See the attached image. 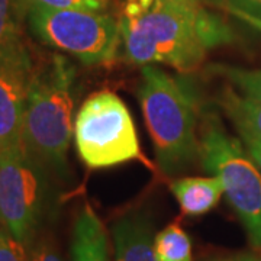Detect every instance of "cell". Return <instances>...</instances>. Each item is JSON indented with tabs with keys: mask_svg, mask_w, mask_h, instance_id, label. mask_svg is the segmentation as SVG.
Segmentation results:
<instances>
[{
	"mask_svg": "<svg viewBox=\"0 0 261 261\" xmlns=\"http://www.w3.org/2000/svg\"><path fill=\"white\" fill-rule=\"evenodd\" d=\"M123 53L130 64H167L189 73L211 48L232 42L231 27L203 6L171 0H130L121 19Z\"/></svg>",
	"mask_w": 261,
	"mask_h": 261,
	"instance_id": "6da1fadb",
	"label": "cell"
},
{
	"mask_svg": "<svg viewBox=\"0 0 261 261\" xmlns=\"http://www.w3.org/2000/svg\"><path fill=\"white\" fill-rule=\"evenodd\" d=\"M141 75L138 96L155 159L164 174L176 176L193 166L200 154L197 94L186 79L155 65H144Z\"/></svg>",
	"mask_w": 261,
	"mask_h": 261,
	"instance_id": "7a4b0ae2",
	"label": "cell"
},
{
	"mask_svg": "<svg viewBox=\"0 0 261 261\" xmlns=\"http://www.w3.org/2000/svg\"><path fill=\"white\" fill-rule=\"evenodd\" d=\"M75 67L64 56L51 57L35 71L23 116L22 144L42 167L67 173L74 112Z\"/></svg>",
	"mask_w": 261,
	"mask_h": 261,
	"instance_id": "3957f363",
	"label": "cell"
},
{
	"mask_svg": "<svg viewBox=\"0 0 261 261\" xmlns=\"http://www.w3.org/2000/svg\"><path fill=\"white\" fill-rule=\"evenodd\" d=\"M199 161L209 174L221 178L224 195L247 231L252 247L261 248V173L243 142L228 135L218 113L200 115Z\"/></svg>",
	"mask_w": 261,
	"mask_h": 261,
	"instance_id": "277c9868",
	"label": "cell"
},
{
	"mask_svg": "<svg viewBox=\"0 0 261 261\" xmlns=\"http://www.w3.org/2000/svg\"><path fill=\"white\" fill-rule=\"evenodd\" d=\"M28 23L41 42L75 57L86 65L112 63L122 42L121 20L102 12L31 5Z\"/></svg>",
	"mask_w": 261,
	"mask_h": 261,
	"instance_id": "5b68a950",
	"label": "cell"
},
{
	"mask_svg": "<svg viewBox=\"0 0 261 261\" xmlns=\"http://www.w3.org/2000/svg\"><path fill=\"white\" fill-rule=\"evenodd\" d=\"M75 148L89 168H108L141 160L140 141L129 109L118 94H90L74 122Z\"/></svg>",
	"mask_w": 261,
	"mask_h": 261,
	"instance_id": "8992f818",
	"label": "cell"
},
{
	"mask_svg": "<svg viewBox=\"0 0 261 261\" xmlns=\"http://www.w3.org/2000/svg\"><path fill=\"white\" fill-rule=\"evenodd\" d=\"M48 203L45 167L23 147L0 151V225L28 248Z\"/></svg>",
	"mask_w": 261,
	"mask_h": 261,
	"instance_id": "52a82bcc",
	"label": "cell"
},
{
	"mask_svg": "<svg viewBox=\"0 0 261 261\" xmlns=\"http://www.w3.org/2000/svg\"><path fill=\"white\" fill-rule=\"evenodd\" d=\"M34 74L27 44L0 54V151L23 147V116Z\"/></svg>",
	"mask_w": 261,
	"mask_h": 261,
	"instance_id": "ba28073f",
	"label": "cell"
},
{
	"mask_svg": "<svg viewBox=\"0 0 261 261\" xmlns=\"http://www.w3.org/2000/svg\"><path fill=\"white\" fill-rule=\"evenodd\" d=\"M152 231L151 216L141 211L121 216L112 225L115 261H157Z\"/></svg>",
	"mask_w": 261,
	"mask_h": 261,
	"instance_id": "9c48e42d",
	"label": "cell"
},
{
	"mask_svg": "<svg viewBox=\"0 0 261 261\" xmlns=\"http://www.w3.org/2000/svg\"><path fill=\"white\" fill-rule=\"evenodd\" d=\"M71 258L73 261H111L108 232L90 205H84L75 216Z\"/></svg>",
	"mask_w": 261,
	"mask_h": 261,
	"instance_id": "30bf717a",
	"label": "cell"
},
{
	"mask_svg": "<svg viewBox=\"0 0 261 261\" xmlns=\"http://www.w3.org/2000/svg\"><path fill=\"white\" fill-rule=\"evenodd\" d=\"M171 192L186 216H200L212 211L224 195V185L218 176L185 177L171 183Z\"/></svg>",
	"mask_w": 261,
	"mask_h": 261,
	"instance_id": "8fae6325",
	"label": "cell"
},
{
	"mask_svg": "<svg viewBox=\"0 0 261 261\" xmlns=\"http://www.w3.org/2000/svg\"><path fill=\"white\" fill-rule=\"evenodd\" d=\"M237 129H247L261 138V103L226 86L216 99Z\"/></svg>",
	"mask_w": 261,
	"mask_h": 261,
	"instance_id": "7c38bea8",
	"label": "cell"
},
{
	"mask_svg": "<svg viewBox=\"0 0 261 261\" xmlns=\"http://www.w3.org/2000/svg\"><path fill=\"white\" fill-rule=\"evenodd\" d=\"M29 8V0H0V54L27 44L23 22Z\"/></svg>",
	"mask_w": 261,
	"mask_h": 261,
	"instance_id": "4fadbf2b",
	"label": "cell"
},
{
	"mask_svg": "<svg viewBox=\"0 0 261 261\" xmlns=\"http://www.w3.org/2000/svg\"><path fill=\"white\" fill-rule=\"evenodd\" d=\"M154 252L157 261H193L192 241L177 224L168 225L155 235Z\"/></svg>",
	"mask_w": 261,
	"mask_h": 261,
	"instance_id": "5bb4252c",
	"label": "cell"
},
{
	"mask_svg": "<svg viewBox=\"0 0 261 261\" xmlns=\"http://www.w3.org/2000/svg\"><path fill=\"white\" fill-rule=\"evenodd\" d=\"M209 71L224 77L233 89H237L244 96L261 103V68L250 70L232 65L214 64L209 67Z\"/></svg>",
	"mask_w": 261,
	"mask_h": 261,
	"instance_id": "9a60e30c",
	"label": "cell"
},
{
	"mask_svg": "<svg viewBox=\"0 0 261 261\" xmlns=\"http://www.w3.org/2000/svg\"><path fill=\"white\" fill-rule=\"evenodd\" d=\"M31 5H38L49 9L87 10L109 13L113 8V0H29Z\"/></svg>",
	"mask_w": 261,
	"mask_h": 261,
	"instance_id": "2e32d148",
	"label": "cell"
},
{
	"mask_svg": "<svg viewBox=\"0 0 261 261\" xmlns=\"http://www.w3.org/2000/svg\"><path fill=\"white\" fill-rule=\"evenodd\" d=\"M0 261H29L27 247L0 225Z\"/></svg>",
	"mask_w": 261,
	"mask_h": 261,
	"instance_id": "e0dca14e",
	"label": "cell"
},
{
	"mask_svg": "<svg viewBox=\"0 0 261 261\" xmlns=\"http://www.w3.org/2000/svg\"><path fill=\"white\" fill-rule=\"evenodd\" d=\"M29 261H64L61 254L48 240L34 241L28 247Z\"/></svg>",
	"mask_w": 261,
	"mask_h": 261,
	"instance_id": "ac0fdd59",
	"label": "cell"
},
{
	"mask_svg": "<svg viewBox=\"0 0 261 261\" xmlns=\"http://www.w3.org/2000/svg\"><path fill=\"white\" fill-rule=\"evenodd\" d=\"M240 135V141L243 142L244 148L248 152L250 159L260 170L261 173V138L247 129H237Z\"/></svg>",
	"mask_w": 261,
	"mask_h": 261,
	"instance_id": "d6986e66",
	"label": "cell"
},
{
	"mask_svg": "<svg viewBox=\"0 0 261 261\" xmlns=\"http://www.w3.org/2000/svg\"><path fill=\"white\" fill-rule=\"evenodd\" d=\"M222 8L224 9L232 8L252 16L261 18V0H225Z\"/></svg>",
	"mask_w": 261,
	"mask_h": 261,
	"instance_id": "ffe728a7",
	"label": "cell"
},
{
	"mask_svg": "<svg viewBox=\"0 0 261 261\" xmlns=\"http://www.w3.org/2000/svg\"><path fill=\"white\" fill-rule=\"evenodd\" d=\"M225 10H226L229 15H232V16H235V18H238L240 20L245 22L247 25H250V27H252L254 29H257V31H260L261 32V18L252 16V15H248V13L241 12V10L232 9V8H226Z\"/></svg>",
	"mask_w": 261,
	"mask_h": 261,
	"instance_id": "44dd1931",
	"label": "cell"
},
{
	"mask_svg": "<svg viewBox=\"0 0 261 261\" xmlns=\"http://www.w3.org/2000/svg\"><path fill=\"white\" fill-rule=\"evenodd\" d=\"M212 261H261L260 257L252 255V254H238V255H231V257H224Z\"/></svg>",
	"mask_w": 261,
	"mask_h": 261,
	"instance_id": "7402d4cb",
	"label": "cell"
},
{
	"mask_svg": "<svg viewBox=\"0 0 261 261\" xmlns=\"http://www.w3.org/2000/svg\"><path fill=\"white\" fill-rule=\"evenodd\" d=\"M171 2L181 3V5H189V6H202V3L207 2V0H171Z\"/></svg>",
	"mask_w": 261,
	"mask_h": 261,
	"instance_id": "603a6c76",
	"label": "cell"
},
{
	"mask_svg": "<svg viewBox=\"0 0 261 261\" xmlns=\"http://www.w3.org/2000/svg\"><path fill=\"white\" fill-rule=\"evenodd\" d=\"M207 2H211V3H214V5H216V6H224V2L225 0H207Z\"/></svg>",
	"mask_w": 261,
	"mask_h": 261,
	"instance_id": "cb8c5ba5",
	"label": "cell"
}]
</instances>
